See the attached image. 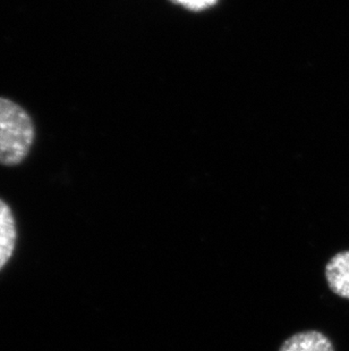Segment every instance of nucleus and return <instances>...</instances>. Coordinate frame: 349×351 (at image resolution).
Returning <instances> with one entry per match:
<instances>
[{"mask_svg":"<svg viewBox=\"0 0 349 351\" xmlns=\"http://www.w3.org/2000/svg\"><path fill=\"white\" fill-rule=\"evenodd\" d=\"M174 3L186 7L188 10H202L214 6L218 0H172Z\"/></svg>","mask_w":349,"mask_h":351,"instance_id":"39448f33","label":"nucleus"},{"mask_svg":"<svg viewBox=\"0 0 349 351\" xmlns=\"http://www.w3.org/2000/svg\"><path fill=\"white\" fill-rule=\"evenodd\" d=\"M330 290L341 298L349 299V252H338L326 266Z\"/></svg>","mask_w":349,"mask_h":351,"instance_id":"f03ea898","label":"nucleus"},{"mask_svg":"<svg viewBox=\"0 0 349 351\" xmlns=\"http://www.w3.org/2000/svg\"><path fill=\"white\" fill-rule=\"evenodd\" d=\"M16 224L10 206L0 199V269L13 255L16 243Z\"/></svg>","mask_w":349,"mask_h":351,"instance_id":"7ed1b4c3","label":"nucleus"},{"mask_svg":"<svg viewBox=\"0 0 349 351\" xmlns=\"http://www.w3.org/2000/svg\"><path fill=\"white\" fill-rule=\"evenodd\" d=\"M278 351H335L326 335L318 331L300 332L283 342Z\"/></svg>","mask_w":349,"mask_h":351,"instance_id":"20e7f679","label":"nucleus"},{"mask_svg":"<svg viewBox=\"0 0 349 351\" xmlns=\"http://www.w3.org/2000/svg\"><path fill=\"white\" fill-rule=\"evenodd\" d=\"M36 138L34 121L23 107L0 97V164L20 165Z\"/></svg>","mask_w":349,"mask_h":351,"instance_id":"f257e3e1","label":"nucleus"}]
</instances>
